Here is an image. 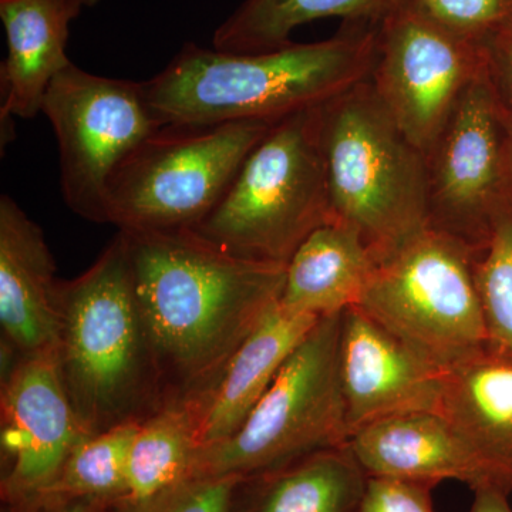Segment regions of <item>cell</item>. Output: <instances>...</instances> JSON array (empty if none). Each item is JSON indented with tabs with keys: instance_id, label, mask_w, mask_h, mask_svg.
I'll return each mask as SVG.
<instances>
[{
	"instance_id": "obj_1",
	"label": "cell",
	"mask_w": 512,
	"mask_h": 512,
	"mask_svg": "<svg viewBox=\"0 0 512 512\" xmlns=\"http://www.w3.org/2000/svg\"><path fill=\"white\" fill-rule=\"evenodd\" d=\"M164 406L207 399L266 313L286 266L241 258L194 229L119 231Z\"/></svg>"
},
{
	"instance_id": "obj_2",
	"label": "cell",
	"mask_w": 512,
	"mask_h": 512,
	"mask_svg": "<svg viewBox=\"0 0 512 512\" xmlns=\"http://www.w3.org/2000/svg\"><path fill=\"white\" fill-rule=\"evenodd\" d=\"M377 25L343 22L322 42L248 55L187 43L144 92L164 126L278 123L369 80Z\"/></svg>"
},
{
	"instance_id": "obj_3",
	"label": "cell",
	"mask_w": 512,
	"mask_h": 512,
	"mask_svg": "<svg viewBox=\"0 0 512 512\" xmlns=\"http://www.w3.org/2000/svg\"><path fill=\"white\" fill-rule=\"evenodd\" d=\"M57 369L86 434L143 423L164 406L121 232L86 272L57 281Z\"/></svg>"
},
{
	"instance_id": "obj_4",
	"label": "cell",
	"mask_w": 512,
	"mask_h": 512,
	"mask_svg": "<svg viewBox=\"0 0 512 512\" xmlns=\"http://www.w3.org/2000/svg\"><path fill=\"white\" fill-rule=\"evenodd\" d=\"M329 222L359 232L377 261L429 227L426 154L369 80L322 106Z\"/></svg>"
},
{
	"instance_id": "obj_5",
	"label": "cell",
	"mask_w": 512,
	"mask_h": 512,
	"mask_svg": "<svg viewBox=\"0 0 512 512\" xmlns=\"http://www.w3.org/2000/svg\"><path fill=\"white\" fill-rule=\"evenodd\" d=\"M322 106L272 124L194 231L241 258L288 265L329 222Z\"/></svg>"
},
{
	"instance_id": "obj_6",
	"label": "cell",
	"mask_w": 512,
	"mask_h": 512,
	"mask_svg": "<svg viewBox=\"0 0 512 512\" xmlns=\"http://www.w3.org/2000/svg\"><path fill=\"white\" fill-rule=\"evenodd\" d=\"M477 255L429 225L377 264L359 308L446 373L488 348Z\"/></svg>"
},
{
	"instance_id": "obj_7",
	"label": "cell",
	"mask_w": 512,
	"mask_h": 512,
	"mask_svg": "<svg viewBox=\"0 0 512 512\" xmlns=\"http://www.w3.org/2000/svg\"><path fill=\"white\" fill-rule=\"evenodd\" d=\"M342 312L325 316L279 370L241 429L198 453L192 477H256L346 446L339 375Z\"/></svg>"
},
{
	"instance_id": "obj_8",
	"label": "cell",
	"mask_w": 512,
	"mask_h": 512,
	"mask_svg": "<svg viewBox=\"0 0 512 512\" xmlns=\"http://www.w3.org/2000/svg\"><path fill=\"white\" fill-rule=\"evenodd\" d=\"M271 126L234 121L161 127L110 178L106 224L119 231L198 227Z\"/></svg>"
},
{
	"instance_id": "obj_9",
	"label": "cell",
	"mask_w": 512,
	"mask_h": 512,
	"mask_svg": "<svg viewBox=\"0 0 512 512\" xmlns=\"http://www.w3.org/2000/svg\"><path fill=\"white\" fill-rule=\"evenodd\" d=\"M42 113L59 144L64 202L84 220L106 224L110 178L164 127L143 82L97 76L70 63L50 83Z\"/></svg>"
},
{
	"instance_id": "obj_10",
	"label": "cell",
	"mask_w": 512,
	"mask_h": 512,
	"mask_svg": "<svg viewBox=\"0 0 512 512\" xmlns=\"http://www.w3.org/2000/svg\"><path fill=\"white\" fill-rule=\"evenodd\" d=\"M484 66L483 46L448 32L399 0L377 25L369 82L397 126L427 154Z\"/></svg>"
},
{
	"instance_id": "obj_11",
	"label": "cell",
	"mask_w": 512,
	"mask_h": 512,
	"mask_svg": "<svg viewBox=\"0 0 512 512\" xmlns=\"http://www.w3.org/2000/svg\"><path fill=\"white\" fill-rule=\"evenodd\" d=\"M429 225L480 252L511 194L503 106L487 69L468 84L426 154Z\"/></svg>"
},
{
	"instance_id": "obj_12",
	"label": "cell",
	"mask_w": 512,
	"mask_h": 512,
	"mask_svg": "<svg viewBox=\"0 0 512 512\" xmlns=\"http://www.w3.org/2000/svg\"><path fill=\"white\" fill-rule=\"evenodd\" d=\"M86 436L60 379L55 349L20 356L2 376V505L45 490Z\"/></svg>"
},
{
	"instance_id": "obj_13",
	"label": "cell",
	"mask_w": 512,
	"mask_h": 512,
	"mask_svg": "<svg viewBox=\"0 0 512 512\" xmlns=\"http://www.w3.org/2000/svg\"><path fill=\"white\" fill-rule=\"evenodd\" d=\"M339 375L349 439L387 417L439 413L444 373L359 306L345 309L340 318Z\"/></svg>"
},
{
	"instance_id": "obj_14",
	"label": "cell",
	"mask_w": 512,
	"mask_h": 512,
	"mask_svg": "<svg viewBox=\"0 0 512 512\" xmlns=\"http://www.w3.org/2000/svg\"><path fill=\"white\" fill-rule=\"evenodd\" d=\"M56 265L45 235L9 195L0 197V325L20 356L55 349Z\"/></svg>"
},
{
	"instance_id": "obj_15",
	"label": "cell",
	"mask_w": 512,
	"mask_h": 512,
	"mask_svg": "<svg viewBox=\"0 0 512 512\" xmlns=\"http://www.w3.org/2000/svg\"><path fill=\"white\" fill-rule=\"evenodd\" d=\"M348 446L367 477L436 485L457 480L471 490L493 485L483 464L440 413H407L375 421L355 431Z\"/></svg>"
},
{
	"instance_id": "obj_16",
	"label": "cell",
	"mask_w": 512,
	"mask_h": 512,
	"mask_svg": "<svg viewBox=\"0 0 512 512\" xmlns=\"http://www.w3.org/2000/svg\"><path fill=\"white\" fill-rule=\"evenodd\" d=\"M439 413L491 483L512 493V355L488 346L444 373Z\"/></svg>"
},
{
	"instance_id": "obj_17",
	"label": "cell",
	"mask_w": 512,
	"mask_h": 512,
	"mask_svg": "<svg viewBox=\"0 0 512 512\" xmlns=\"http://www.w3.org/2000/svg\"><path fill=\"white\" fill-rule=\"evenodd\" d=\"M319 316L274 306L239 346L220 382L204 399L201 450L234 436Z\"/></svg>"
},
{
	"instance_id": "obj_18",
	"label": "cell",
	"mask_w": 512,
	"mask_h": 512,
	"mask_svg": "<svg viewBox=\"0 0 512 512\" xmlns=\"http://www.w3.org/2000/svg\"><path fill=\"white\" fill-rule=\"evenodd\" d=\"M5 28V62L0 69L2 120L32 119L42 113L53 79L69 66L70 23L76 19L63 0H0Z\"/></svg>"
},
{
	"instance_id": "obj_19",
	"label": "cell",
	"mask_w": 512,
	"mask_h": 512,
	"mask_svg": "<svg viewBox=\"0 0 512 512\" xmlns=\"http://www.w3.org/2000/svg\"><path fill=\"white\" fill-rule=\"evenodd\" d=\"M377 261L355 228L326 222L286 266L281 305L325 318L359 306Z\"/></svg>"
},
{
	"instance_id": "obj_20",
	"label": "cell",
	"mask_w": 512,
	"mask_h": 512,
	"mask_svg": "<svg viewBox=\"0 0 512 512\" xmlns=\"http://www.w3.org/2000/svg\"><path fill=\"white\" fill-rule=\"evenodd\" d=\"M367 477L348 444L249 477L232 512H356Z\"/></svg>"
},
{
	"instance_id": "obj_21",
	"label": "cell",
	"mask_w": 512,
	"mask_h": 512,
	"mask_svg": "<svg viewBox=\"0 0 512 512\" xmlns=\"http://www.w3.org/2000/svg\"><path fill=\"white\" fill-rule=\"evenodd\" d=\"M202 410L201 399L178 400L140 424L128 457L126 494L117 508L146 504L192 478Z\"/></svg>"
},
{
	"instance_id": "obj_22",
	"label": "cell",
	"mask_w": 512,
	"mask_h": 512,
	"mask_svg": "<svg viewBox=\"0 0 512 512\" xmlns=\"http://www.w3.org/2000/svg\"><path fill=\"white\" fill-rule=\"evenodd\" d=\"M399 0H242L215 30L218 52L264 53L291 45L293 30L313 20L379 23Z\"/></svg>"
},
{
	"instance_id": "obj_23",
	"label": "cell",
	"mask_w": 512,
	"mask_h": 512,
	"mask_svg": "<svg viewBox=\"0 0 512 512\" xmlns=\"http://www.w3.org/2000/svg\"><path fill=\"white\" fill-rule=\"evenodd\" d=\"M140 424H121L83 437L55 480L40 493L87 498L117 507L126 494L128 457Z\"/></svg>"
},
{
	"instance_id": "obj_24",
	"label": "cell",
	"mask_w": 512,
	"mask_h": 512,
	"mask_svg": "<svg viewBox=\"0 0 512 512\" xmlns=\"http://www.w3.org/2000/svg\"><path fill=\"white\" fill-rule=\"evenodd\" d=\"M488 346L512 355V192L495 211L476 262Z\"/></svg>"
},
{
	"instance_id": "obj_25",
	"label": "cell",
	"mask_w": 512,
	"mask_h": 512,
	"mask_svg": "<svg viewBox=\"0 0 512 512\" xmlns=\"http://www.w3.org/2000/svg\"><path fill=\"white\" fill-rule=\"evenodd\" d=\"M421 15L483 46L512 23V0H407Z\"/></svg>"
},
{
	"instance_id": "obj_26",
	"label": "cell",
	"mask_w": 512,
	"mask_h": 512,
	"mask_svg": "<svg viewBox=\"0 0 512 512\" xmlns=\"http://www.w3.org/2000/svg\"><path fill=\"white\" fill-rule=\"evenodd\" d=\"M247 478L192 477L154 500L117 512H232Z\"/></svg>"
},
{
	"instance_id": "obj_27",
	"label": "cell",
	"mask_w": 512,
	"mask_h": 512,
	"mask_svg": "<svg viewBox=\"0 0 512 512\" xmlns=\"http://www.w3.org/2000/svg\"><path fill=\"white\" fill-rule=\"evenodd\" d=\"M434 487L426 481L369 477L356 512H434Z\"/></svg>"
},
{
	"instance_id": "obj_28",
	"label": "cell",
	"mask_w": 512,
	"mask_h": 512,
	"mask_svg": "<svg viewBox=\"0 0 512 512\" xmlns=\"http://www.w3.org/2000/svg\"><path fill=\"white\" fill-rule=\"evenodd\" d=\"M485 69L504 109L512 111V23L484 43Z\"/></svg>"
},
{
	"instance_id": "obj_29",
	"label": "cell",
	"mask_w": 512,
	"mask_h": 512,
	"mask_svg": "<svg viewBox=\"0 0 512 512\" xmlns=\"http://www.w3.org/2000/svg\"><path fill=\"white\" fill-rule=\"evenodd\" d=\"M2 512H117V507L87 498L39 493L16 504L2 505Z\"/></svg>"
},
{
	"instance_id": "obj_30",
	"label": "cell",
	"mask_w": 512,
	"mask_h": 512,
	"mask_svg": "<svg viewBox=\"0 0 512 512\" xmlns=\"http://www.w3.org/2000/svg\"><path fill=\"white\" fill-rule=\"evenodd\" d=\"M474 491V500L468 512H512L510 494L494 485H483Z\"/></svg>"
},
{
	"instance_id": "obj_31",
	"label": "cell",
	"mask_w": 512,
	"mask_h": 512,
	"mask_svg": "<svg viewBox=\"0 0 512 512\" xmlns=\"http://www.w3.org/2000/svg\"><path fill=\"white\" fill-rule=\"evenodd\" d=\"M504 127H505V148H507L508 177H510V187L512 192V111L504 109Z\"/></svg>"
},
{
	"instance_id": "obj_32",
	"label": "cell",
	"mask_w": 512,
	"mask_h": 512,
	"mask_svg": "<svg viewBox=\"0 0 512 512\" xmlns=\"http://www.w3.org/2000/svg\"><path fill=\"white\" fill-rule=\"evenodd\" d=\"M74 16H79L84 8H92L99 0H63Z\"/></svg>"
}]
</instances>
